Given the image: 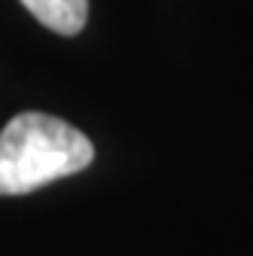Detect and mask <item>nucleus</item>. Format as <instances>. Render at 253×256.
<instances>
[{
  "mask_svg": "<svg viewBox=\"0 0 253 256\" xmlns=\"http://www.w3.org/2000/svg\"><path fill=\"white\" fill-rule=\"evenodd\" d=\"M22 4L43 28L64 37L80 34L88 16V0H22Z\"/></svg>",
  "mask_w": 253,
  "mask_h": 256,
  "instance_id": "obj_2",
  "label": "nucleus"
},
{
  "mask_svg": "<svg viewBox=\"0 0 253 256\" xmlns=\"http://www.w3.org/2000/svg\"><path fill=\"white\" fill-rule=\"evenodd\" d=\"M94 146L80 128L49 113H18L0 132V196H24L92 165Z\"/></svg>",
  "mask_w": 253,
  "mask_h": 256,
  "instance_id": "obj_1",
  "label": "nucleus"
}]
</instances>
